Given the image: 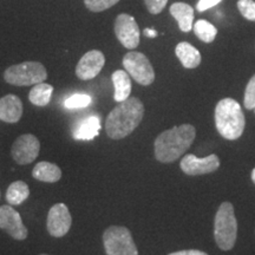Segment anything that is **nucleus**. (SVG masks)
I'll list each match as a JSON object with an SVG mask.
<instances>
[{"label":"nucleus","mask_w":255,"mask_h":255,"mask_svg":"<svg viewBox=\"0 0 255 255\" xmlns=\"http://www.w3.org/2000/svg\"><path fill=\"white\" fill-rule=\"evenodd\" d=\"M53 92V87L47 83H39L33 85L28 94V100L36 107H46L50 103L51 96Z\"/></svg>","instance_id":"21"},{"label":"nucleus","mask_w":255,"mask_h":255,"mask_svg":"<svg viewBox=\"0 0 255 255\" xmlns=\"http://www.w3.org/2000/svg\"><path fill=\"white\" fill-rule=\"evenodd\" d=\"M72 225V218L68 206L57 203L51 207L47 214L46 228L51 237L63 238L68 234Z\"/></svg>","instance_id":"10"},{"label":"nucleus","mask_w":255,"mask_h":255,"mask_svg":"<svg viewBox=\"0 0 255 255\" xmlns=\"http://www.w3.org/2000/svg\"><path fill=\"white\" fill-rule=\"evenodd\" d=\"M196 136L195 128L182 124L165 130L155 139V157L161 163L176 161L190 148Z\"/></svg>","instance_id":"2"},{"label":"nucleus","mask_w":255,"mask_h":255,"mask_svg":"<svg viewBox=\"0 0 255 255\" xmlns=\"http://www.w3.org/2000/svg\"><path fill=\"white\" fill-rule=\"evenodd\" d=\"M101 129V120L97 116H90L79 123L73 130V138L78 141H90L98 136Z\"/></svg>","instance_id":"18"},{"label":"nucleus","mask_w":255,"mask_h":255,"mask_svg":"<svg viewBox=\"0 0 255 255\" xmlns=\"http://www.w3.org/2000/svg\"><path fill=\"white\" fill-rule=\"evenodd\" d=\"M238 221L234 207L231 202H223L219 207L214 221V238L220 250L231 251L237 242Z\"/></svg>","instance_id":"4"},{"label":"nucleus","mask_w":255,"mask_h":255,"mask_svg":"<svg viewBox=\"0 0 255 255\" xmlns=\"http://www.w3.org/2000/svg\"><path fill=\"white\" fill-rule=\"evenodd\" d=\"M23 116V103L18 96L8 94L0 98V120L6 123H18Z\"/></svg>","instance_id":"14"},{"label":"nucleus","mask_w":255,"mask_h":255,"mask_svg":"<svg viewBox=\"0 0 255 255\" xmlns=\"http://www.w3.org/2000/svg\"><path fill=\"white\" fill-rule=\"evenodd\" d=\"M252 181L255 183V168L253 169V171H252Z\"/></svg>","instance_id":"31"},{"label":"nucleus","mask_w":255,"mask_h":255,"mask_svg":"<svg viewBox=\"0 0 255 255\" xmlns=\"http://www.w3.org/2000/svg\"><path fill=\"white\" fill-rule=\"evenodd\" d=\"M91 97L89 95L84 94H76L69 97L68 100L64 102V107L68 109H82V108H87L91 104Z\"/></svg>","instance_id":"23"},{"label":"nucleus","mask_w":255,"mask_h":255,"mask_svg":"<svg viewBox=\"0 0 255 255\" xmlns=\"http://www.w3.org/2000/svg\"><path fill=\"white\" fill-rule=\"evenodd\" d=\"M30 196V188L23 181H15L12 182L6 191V200L8 205L19 206L27 200Z\"/></svg>","instance_id":"20"},{"label":"nucleus","mask_w":255,"mask_h":255,"mask_svg":"<svg viewBox=\"0 0 255 255\" xmlns=\"http://www.w3.org/2000/svg\"><path fill=\"white\" fill-rule=\"evenodd\" d=\"M120 0H84V5L87 6L89 11L98 13V12H103L105 9L113 7Z\"/></svg>","instance_id":"24"},{"label":"nucleus","mask_w":255,"mask_h":255,"mask_svg":"<svg viewBox=\"0 0 255 255\" xmlns=\"http://www.w3.org/2000/svg\"><path fill=\"white\" fill-rule=\"evenodd\" d=\"M222 0H200L196 5V9L199 12H205L206 9H209L214 7L218 4H220Z\"/></svg>","instance_id":"28"},{"label":"nucleus","mask_w":255,"mask_h":255,"mask_svg":"<svg viewBox=\"0 0 255 255\" xmlns=\"http://www.w3.org/2000/svg\"><path fill=\"white\" fill-rule=\"evenodd\" d=\"M40 143L32 133H25L19 136L12 145V157L18 164H30L39 155Z\"/></svg>","instance_id":"9"},{"label":"nucleus","mask_w":255,"mask_h":255,"mask_svg":"<svg viewBox=\"0 0 255 255\" xmlns=\"http://www.w3.org/2000/svg\"><path fill=\"white\" fill-rule=\"evenodd\" d=\"M115 34L126 49L133 50L138 46L141 32L132 15L127 13L117 15L115 20Z\"/></svg>","instance_id":"8"},{"label":"nucleus","mask_w":255,"mask_h":255,"mask_svg":"<svg viewBox=\"0 0 255 255\" xmlns=\"http://www.w3.org/2000/svg\"><path fill=\"white\" fill-rule=\"evenodd\" d=\"M215 126L223 138L235 141L244 133L246 120L240 104L233 98H223L216 104Z\"/></svg>","instance_id":"3"},{"label":"nucleus","mask_w":255,"mask_h":255,"mask_svg":"<svg viewBox=\"0 0 255 255\" xmlns=\"http://www.w3.org/2000/svg\"><path fill=\"white\" fill-rule=\"evenodd\" d=\"M143 33H144V36L149 38H156L158 34L157 31H155L154 28H145V30L143 31Z\"/></svg>","instance_id":"30"},{"label":"nucleus","mask_w":255,"mask_h":255,"mask_svg":"<svg viewBox=\"0 0 255 255\" xmlns=\"http://www.w3.org/2000/svg\"><path fill=\"white\" fill-rule=\"evenodd\" d=\"M244 104L247 110H254L255 108V75L248 82L245 91Z\"/></svg>","instance_id":"26"},{"label":"nucleus","mask_w":255,"mask_h":255,"mask_svg":"<svg viewBox=\"0 0 255 255\" xmlns=\"http://www.w3.org/2000/svg\"><path fill=\"white\" fill-rule=\"evenodd\" d=\"M175 53L186 69H195L201 64L200 51L187 41L177 44Z\"/></svg>","instance_id":"17"},{"label":"nucleus","mask_w":255,"mask_h":255,"mask_svg":"<svg viewBox=\"0 0 255 255\" xmlns=\"http://www.w3.org/2000/svg\"><path fill=\"white\" fill-rule=\"evenodd\" d=\"M254 111H255V108H254Z\"/></svg>","instance_id":"33"},{"label":"nucleus","mask_w":255,"mask_h":255,"mask_svg":"<svg viewBox=\"0 0 255 255\" xmlns=\"http://www.w3.org/2000/svg\"><path fill=\"white\" fill-rule=\"evenodd\" d=\"M144 116V105L138 98L129 97L121 102L108 115L105 121V131L113 139H122L130 135Z\"/></svg>","instance_id":"1"},{"label":"nucleus","mask_w":255,"mask_h":255,"mask_svg":"<svg viewBox=\"0 0 255 255\" xmlns=\"http://www.w3.org/2000/svg\"><path fill=\"white\" fill-rule=\"evenodd\" d=\"M220 167V159L216 155H209L205 158H199L190 154L184 156L181 161V169L189 176L214 173Z\"/></svg>","instance_id":"12"},{"label":"nucleus","mask_w":255,"mask_h":255,"mask_svg":"<svg viewBox=\"0 0 255 255\" xmlns=\"http://www.w3.org/2000/svg\"><path fill=\"white\" fill-rule=\"evenodd\" d=\"M193 30L195 32L196 36L199 37V39L205 41V43H212V41H214L216 34H218V28L212 23L203 20V19L197 20L193 25Z\"/></svg>","instance_id":"22"},{"label":"nucleus","mask_w":255,"mask_h":255,"mask_svg":"<svg viewBox=\"0 0 255 255\" xmlns=\"http://www.w3.org/2000/svg\"><path fill=\"white\" fill-rule=\"evenodd\" d=\"M123 66L130 77L143 87H148L155 81V71L150 60L141 52H128L123 57Z\"/></svg>","instance_id":"7"},{"label":"nucleus","mask_w":255,"mask_h":255,"mask_svg":"<svg viewBox=\"0 0 255 255\" xmlns=\"http://www.w3.org/2000/svg\"><path fill=\"white\" fill-rule=\"evenodd\" d=\"M111 79L115 87L114 100L117 103L128 100L131 94V79H130L129 73L124 70H117L113 73Z\"/></svg>","instance_id":"16"},{"label":"nucleus","mask_w":255,"mask_h":255,"mask_svg":"<svg viewBox=\"0 0 255 255\" xmlns=\"http://www.w3.org/2000/svg\"><path fill=\"white\" fill-rule=\"evenodd\" d=\"M40 255H47V254H40Z\"/></svg>","instance_id":"32"},{"label":"nucleus","mask_w":255,"mask_h":255,"mask_svg":"<svg viewBox=\"0 0 255 255\" xmlns=\"http://www.w3.org/2000/svg\"><path fill=\"white\" fill-rule=\"evenodd\" d=\"M103 245L107 255H138L131 233L122 226H111L104 232Z\"/></svg>","instance_id":"6"},{"label":"nucleus","mask_w":255,"mask_h":255,"mask_svg":"<svg viewBox=\"0 0 255 255\" xmlns=\"http://www.w3.org/2000/svg\"><path fill=\"white\" fill-rule=\"evenodd\" d=\"M105 64L103 52L98 50H91L79 59L76 66V76L82 81H90L98 76Z\"/></svg>","instance_id":"13"},{"label":"nucleus","mask_w":255,"mask_h":255,"mask_svg":"<svg viewBox=\"0 0 255 255\" xmlns=\"http://www.w3.org/2000/svg\"><path fill=\"white\" fill-rule=\"evenodd\" d=\"M47 71L39 62H24L8 66L4 72L6 83L15 87H30L45 82Z\"/></svg>","instance_id":"5"},{"label":"nucleus","mask_w":255,"mask_h":255,"mask_svg":"<svg viewBox=\"0 0 255 255\" xmlns=\"http://www.w3.org/2000/svg\"><path fill=\"white\" fill-rule=\"evenodd\" d=\"M169 12L176 19L178 27L181 31L189 32L193 30L194 23V9L186 2H175L170 6Z\"/></svg>","instance_id":"15"},{"label":"nucleus","mask_w":255,"mask_h":255,"mask_svg":"<svg viewBox=\"0 0 255 255\" xmlns=\"http://www.w3.org/2000/svg\"><path fill=\"white\" fill-rule=\"evenodd\" d=\"M167 2L168 0H144L146 9H148L151 14L161 13L165 6H167Z\"/></svg>","instance_id":"27"},{"label":"nucleus","mask_w":255,"mask_h":255,"mask_svg":"<svg viewBox=\"0 0 255 255\" xmlns=\"http://www.w3.org/2000/svg\"><path fill=\"white\" fill-rule=\"evenodd\" d=\"M169 255H208L205 252H201L197 250H188V251H180V252H175V253H171Z\"/></svg>","instance_id":"29"},{"label":"nucleus","mask_w":255,"mask_h":255,"mask_svg":"<svg viewBox=\"0 0 255 255\" xmlns=\"http://www.w3.org/2000/svg\"><path fill=\"white\" fill-rule=\"evenodd\" d=\"M32 176L36 180L46 183L58 182L62 177V170L58 165L50 163V162H39L32 170Z\"/></svg>","instance_id":"19"},{"label":"nucleus","mask_w":255,"mask_h":255,"mask_svg":"<svg viewBox=\"0 0 255 255\" xmlns=\"http://www.w3.org/2000/svg\"><path fill=\"white\" fill-rule=\"evenodd\" d=\"M0 229L18 241L25 240L28 235V231L23 223L20 214L12 208L11 205L0 207Z\"/></svg>","instance_id":"11"},{"label":"nucleus","mask_w":255,"mask_h":255,"mask_svg":"<svg viewBox=\"0 0 255 255\" xmlns=\"http://www.w3.org/2000/svg\"><path fill=\"white\" fill-rule=\"evenodd\" d=\"M238 8L245 18L255 21V1L254 0H239Z\"/></svg>","instance_id":"25"}]
</instances>
